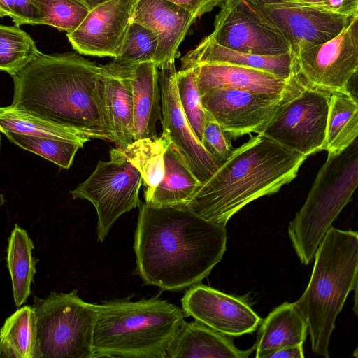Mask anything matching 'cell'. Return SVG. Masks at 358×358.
Returning a JSON list of instances; mask_svg holds the SVG:
<instances>
[{"label":"cell","instance_id":"obj_15","mask_svg":"<svg viewBox=\"0 0 358 358\" xmlns=\"http://www.w3.org/2000/svg\"><path fill=\"white\" fill-rule=\"evenodd\" d=\"M139 0H111L90 10L81 24L66 34L80 55L115 58L133 21Z\"/></svg>","mask_w":358,"mask_h":358},{"label":"cell","instance_id":"obj_9","mask_svg":"<svg viewBox=\"0 0 358 358\" xmlns=\"http://www.w3.org/2000/svg\"><path fill=\"white\" fill-rule=\"evenodd\" d=\"M331 93L304 79L302 88L280 107L262 134L306 157L325 150Z\"/></svg>","mask_w":358,"mask_h":358},{"label":"cell","instance_id":"obj_2","mask_svg":"<svg viewBox=\"0 0 358 358\" xmlns=\"http://www.w3.org/2000/svg\"><path fill=\"white\" fill-rule=\"evenodd\" d=\"M12 78L11 106L114 143L102 65L77 52L42 53Z\"/></svg>","mask_w":358,"mask_h":358},{"label":"cell","instance_id":"obj_3","mask_svg":"<svg viewBox=\"0 0 358 358\" xmlns=\"http://www.w3.org/2000/svg\"><path fill=\"white\" fill-rule=\"evenodd\" d=\"M307 157L259 134L234 149L185 207L226 225L250 202L278 192L297 176Z\"/></svg>","mask_w":358,"mask_h":358},{"label":"cell","instance_id":"obj_41","mask_svg":"<svg viewBox=\"0 0 358 358\" xmlns=\"http://www.w3.org/2000/svg\"><path fill=\"white\" fill-rule=\"evenodd\" d=\"M348 27L358 51V14L351 17Z\"/></svg>","mask_w":358,"mask_h":358},{"label":"cell","instance_id":"obj_34","mask_svg":"<svg viewBox=\"0 0 358 358\" xmlns=\"http://www.w3.org/2000/svg\"><path fill=\"white\" fill-rule=\"evenodd\" d=\"M44 24L66 34L74 31L90 12L83 0H38Z\"/></svg>","mask_w":358,"mask_h":358},{"label":"cell","instance_id":"obj_40","mask_svg":"<svg viewBox=\"0 0 358 358\" xmlns=\"http://www.w3.org/2000/svg\"><path fill=\"white\" fill-rule=\"evenodd\" d=\"M343 91L358 105V69L349 78Z\"/></svg>","mask_w":358,"mask_h":358},{"label":"cell","instance_id":"obj_39","mask_svg":"<svg viewBox=\"0 0 358 358\" xmlns=\"http://www.w3.org/2000/svg\"><path fill=\"white\" fill-rule=\"evenodd\" d=\"M303 345H296L280 348L271 353L268 358H303Z\"/></svg>","mask_w":358,"mask_h":358},{"label":"cell","instance_id":"obj_1","mask_svg":"<svg viewBox=\"0 0 358 358\" xmlns=\"http://www.w3.org/2000/svg\"><path fill=\"white\" fill-rule=\"evenodd\" d=\"M134 236L136 273L145 285L178 291L201 282L227 248L226 225L185 208L141 203Z\"/></svg>","mask_w":358,"mask_h":358},{"label":"cell","instance_id":"obj_16","mask_svg":"<svg viewBox=\"0 0 358 358\" xmlns=\"http://www.w3.org/2000/svg\"><path fill=\"white\" fill-rule=\"evenodd\" d=\"M181 303L186 315L231 337L252 333L262 322L243 298L201 283L190 287Z\"/></svg>","mask_w":358,"mask_h":358},{"label":"cell","instance_id":"obj_5","mask_svg":"<svg viewBox=\"0 0 358 358\" xmlns=\"http://www.w3.org/2000/svg\"><path fill=\"white\" fill-rule=\"evenodd\" d=\"M314 257L307 287L294 303L307 322L312 351L329 358L336 318L358 277V231L331 226Z\"/></svg>","mask_w":358,"mask_h":358},{"label":"cell","instance_id":"obj_33","mask_svg":"<svg viewBox=\"0 0 358 358\" xmlns=\"http://www.w3.org/2000/svg\"><path fill=\"white\" fill-rule=\"evenodd\" d=\"M176 85L180 105L194 132L202 143L208 112L203 107L193 68L176 71Z\"/></svg>","mask_w":358,"mask_h":358},{"label":"cell","instance_id":"obj_12","mask_svg":"<svg viewBox=\"0 0 358 358\" xmlns=\"http://www.w3.org/2000/svg\"><path fill=\"white\" fill-rule=\"evenodd\" d=\"M303 85L301 78L299 87L285 95L213 89L203 93L201 99L206 110L229 137L236 139L252 133L262 134L280 107Z\"/></svg>","mask_w":358,"mask_h":358},{"label":"cell","instance_id":"obj_24","mask_svg":"<svg viewBox=\"0 0 358 358\" xmlns=\"http://www.w3.org/2000/svg\"><path fill=\"white\" fill-rule=\"evenodd\" d=\"M190 169L169 144L164 155V175L145 202L155 207L185 208L202 185Z\"/></svg>","mask_w":358,"mask_h":358},{"label":"cell","instance_id":"obj_37","mask_svg":"<svg viewBox=\"0 0 358 358\" xmlns=\"http://www.w3.org/2000/svg\"><path fill=\"white\" fill-rule=\"evenodd\" d=\"M187 10L196 17L222 6L226 0H167Z\"/></svg>","mask_w":358,"mask_h":358},{"label":"cell","instance_id":"obj_42","mask_svg":"<svg viewBox=\"0 0 358 358\" xmlns=\"http://www.w3.org/2000/svg\"><path fill=\"white\" fill-rule=\"evenodd\" d=\"M84 2L87 4V6L90 8V10H92L93 8L103 4L108 1H110L111 0H83Z\"/></svg>","mask_w":358,"mask_h":358},{"label":"cell","instance_id":"obj_35","mask_svg":"<svg viewBox=\"0 0 358 358\" xmlns=\"http://www.w3.org/2000/svg\"><path fill=\"white\" fill-rule=\"evenodd\" d=\"M0 16L10 17L18 26L44 24L38 0H0Z\"/></svg>","mask_w":358,"mask_h":358},{"label":"cell","instance_id":"obj_4","mask_svg":"<svg viewBox=\"0 0 358 358\" xmlns=\"http://www.w3.org/2000/svg\"><path fill=\"white\" fill-rule=\"evenodd\" d=\"M185 313L158 297L116 299L98 304L95 357L166 358L185 322Z\"/></svg>","mask_w":358,"mask_h":358},{"label":"cell","instance_id":"obj_18","mask_svg":"<svg viewBox=\"0 0 358 358\" xmlns=\"http://www.w3.org/2000/svg\"><path fill=\"white\" fill-rule=\"evenodd\" d=\"M192 68L201 95L213 89L285 95L296 90L301 82L297 72L285 79L263 71L227 64H208Z\"/></svg>","mask_w":358,"mask_h":358},{"label":"cell","instance_id":"obj_44","mask_svg":"<svg viewBox=\"0 0 358 358\" xmlns=\"http://www.w3.org/2000/svg\"><path fill=\"white\" fill-rule=\"evenodd\" d=\"M298 1H301L306 3H310V4H315V5H320L321 6L322 2L323 0H295Z\"/></svg>","mask_w":358,"mask_h":358},{"label":"cell","instance_id":"obj_7","mask_svg":"<svg viewBox=\"0 0 358 358\" xmlns=\"http://www.w3.org/2000/svg\"><path fill=\"white\" fill-rule=\"evenodd\" d=\"M38 358H96L94 333L98 304L84 301L76 290L34 298Z\"/></svg>","mask_w":358,"mask_h":358},{"label":"cell","instance_id":"obj_14","mask_svg":"<svg viewBox=\"0 0 358 358\" xmlns=\"http://www.w3.org/2000/svg\"><path fill=\"white\" fill-rule=\"evenodd\" d=\"M296 70L310 85L343 91L358 69V51L348 26L333 39L301 48L293 55Z\"/></svg>","mask_w":358,"mask_h":358},{"label":"cell","instance_id":"obj_27","mask_svg":"<svg viewBox=\"0 0 358 358\" xmlns=\"http://www.w3.org/2000/svg\"><path fill=\"white\" fill-rule=\"evenodd\" d=\"M1 358H38L36 317L32 306L17 309L0 333Z\"/></svg>","mask_w":358,"mask_h":358},{"label":"cell","instance_id":"obj_6","mask_svg":"<svg viewBox=\"0 0 358 358\" xmlns=\"http://www.w3.org/2000/svg\"><path fill=\"white\" fill-rule=\"evenodd\" d=\"M358 187V137L341 151L328 154L304 204L288 226V236L301 263L308 265Z\"/></svg>","mask_w":358,"mask_h":358},{"label":"cell","instance_id":"obj_21","mask_svg":"<svg viewBox=\"0 0 358 358\" xmlns=\"http://www.w3.org/2000/svg\"><path fill=\"white\" fill-rule=\"evenodd\" d=\"M255 349V344L240 350L231 336L195 320L184 322L167 350V357L247 358Z\"/></svg>","mask_w":358,"mask_h":358},{"label":"cell","instance_id":"obj_23","mask_svg":"<svg viewBox=\"0 0 358 358\" xmlns=\"http://www.w3.org/2000/svg\"><path fill=\"white\" fill-rule=\"evenodd\" d=\"M308 327L294 302H285L262 320L256 345L257 358H268L273 352L288 346L303 345Z\"/></svg>","mask_w":358,"mask_h":358},{"label":"cell","instance_id":"obj_25","mask_svg":"<svg viewBox=\"0 0 358 358\" xmlns=\"http://www.w3.org/2000/svg\"><path fill=\"white\" fill-rule=\"evenodd\" d=\"M0 130L71 141L83 148L90 141L86 133L62 125L11 105L0 108Z\"/></svg>","mask_w":358,"mask_h":358},{"label":"cell","instance_id":"obj_38","mask_svg":"<svg viewBox=\"0 0 358 358\" xmlns=\"http://www.w3.org/2000/svg\"><path fill=\"white\" fill-rule=\"evenodd\" d=\"M321 6L332 13L348 17L358 14V0H323Z\"/></svg>","mask_w":358,"mask_h":358},{"label":"cell","instance_id":"obj_31","mask_svg":"<svg viewBox=\"0 0 358 358\" xmlns=\"http://www.w3.org/2000/svg\"><path fill=\"white\" fill-rule=\"evenodd\" d=\"M3 134L11 143L66 169L71 166L76 153L82 148L76 143L64 140L11 131H3Z\"/></svg>","mask_w":358,"mask_h":358},{"label":"cell","instance_id":"obj_36","mask_svg":"<svg viewBox=\"0 0 358 358\" xmlns=\"http://www.w3.org/2000/svg\"><path fill=\"white\" fill-rule=\"evenodd\" d=\"M202 144L208 152L222 162L229 157L234 150L229 135L208 113L204 125Z\"/></svg>","mask_w":358,"mask_h":358},{"label":"cell","instance_id":"obj_19","mask_svg":"<svg viewBox=\"0 0 358 358\" xmlns=\"http://www.w3.org/2000/svg\"><path fill=\"white\" fill-rule=\"evenodd\" d=\"M208 64L251 68L285 79L292 78L296 70L292 52L273 56L244 53L223 47L211 40L208 36L181 59L180 69Z\"/></svg>","mask_w":358,"mask_h":358},{"label":"cell","instance_id":"obj_13","mask_svg":"<svg viewBox=\"0 0 358 358\" xmlns=\"http://www.w3.org/2000/svg\"><path fill=\"white\" fill-rule=\"evenodd\" d=\"M174 63L159 69L162 134L196 177L205 182L223 163L206 150L180 105Z\"/></svg>","mask_w":358,"mask_h":358},{"label":"cell","instance_id":"obj_26","mask_svg":"<svg viewBox=\"0 0 358 358\" xmlns=\"http://www.w3.org/2000/svg\"><path fill=\"white\" fill-rule=\"evenodd\" d=\"M34 248L27 231L15 224L8 240L6 262L17 307L24 304L31 294V284L36 273Z\"/></svg>","mask_w":358,"mask_h":358},{"label":"cell","instance_id":"obj_43","mask_svg":"<svg viewBox=\"0 0 358 358\" xmlns=\"http://www.w3.org/2000/svg\"><path fill=\"white\" fill-rule=\"evenodd\" d=\"M353 290L355 292L353 310L358 317V277Z\"/></svg>","mask_w":358,"mask_h":358},{"label":"cell","instance_id":"obj_28","mask_svg":"<svg viewBox=\"0 0 358 358\" xmlns=\"http://www.w3.org/2000/svg\"><path fill=\"white\" fill-rule=\"evenodd\" d=\"M358 137V105L343 91L331 94L325 150L336 153Z\"/></svg>","mask_w":358,"mask_h":358},{"label":"cell","instance_id":"obj_11","mask_svg":"<svg viewBox=\"0 0 358 358\" xmlns=\"http://www.w3.org/2000/svg\"><path fill=\"white\" fill-rule=\"evenodd\" d=\"M289 42L292 55L301 48L327 42L341 34L351 17L322 6L295 0H250Z\"/></svg>","mask_w":358,"mask_h":358},{"label":"cell","instance_id":"obj_22","mask_svg":"<svg viewBox=\"0 0 358 358\" xmlns=\"http://www.w3.org/2000/svg\"><path fill=\"white\" fill-rule=\"evenodd\" d=\"M105 96L117 148L124 150L134 140L133 99L126 66L114 62L102 65Z\"/></svg>","mask_w":358,"mask_h":358},{"label":"cell","instance_id":"obj_8","mask_svg":"<svg viewBox=\"0 0 358 358\" xmlns=\"http://www.w3.org/2000/svg\"><path fill=\"white\" fill-rule=\"evenodd\" d=\"M139 171L123 151L113 148L108 162L99 161L94 172L70 193L92 203L97 214V239L102 242L117 220L140 206L143 182Z\"/></svg>","mask_w":358,"mask_h":358},{"label":"cell","instance_id":"obj_20","mask_svg":"<svg viewBox=\"0 0 358 358\" xmlns=\"http://www.w3.org/2000/svg\"><path fill=\"white\" fill-rule=\"evenodd\" d=\"M126 67L132 91L134 140L155 138L162 120L159 69L155 62Z\"/></svg>","mask_w":358,"mask_h":358},{"label":"cell","instance_id":"obj_17","mask_svg":"<svg viewBox=\"0 0 358 358\" xmlns=\"http://www.w3.org/2000/svg\"><path fill=\"white\" fill-rule=\"evenodd\" d=\"M197 17L167 0H139L133 21L152 31L157 37L155 64L158 69L173 64L178 47Z\"/></svg>","mask_w":358,"mask_h":358},{"label":"cell","instance_id":"obj_32","mask_svg":"<svg viewBox=\"0 0 358 358\" xmlns=\"http://www.w3.org/2000/svg\"><path fill=\"white\" fill-rule=\"evenodd\" d=\"M158 46L156 35L143 25L132 21L114 62L124 66L155 62Z\"/></svg>","mask_w":358,"mask_h":358},{"label":"cell","instance_id":"obj_45","mask_svg":"<svg viewBox=\"0 0 358 358\" xmlns=\"http://www.w3.org/2000/svg\"><path fill=\"white\" fill-rule=\"evenodd\" d=\"M353 357L358 358V346L353 351Z\"/></svg>","mask_w":358,"mask_h":358},{"label":"cell","instance_id":"obj_30","mask_svg":"<svg viewBox=\"0 0 358 358\" xmlns=\"http://www.w3.org/2000/svg\"><path fill=\"white\" fill-rule=\"evenodd\" d=\"M35 41L20 26H0V69L15 75L41 55Z\"/></svg>","mask_w":358,"mask_h":358},{"label":"cell","instance_id":"obj_29","mask_svg":"<svg viewBox=\"0 0 358 358\" xmlns=\"http://www.w3.org/2000/svg\"><path fill=\"white\" fill-rule=\"evenodd\" d=\"M169 145L161 136L134 140L123 150L128 161L139 171L146 186L144 196L150 194L164 175V155Z\"/></svg>","mask_w":358,"mask_h":358},{"label":"cell","instance_id":"obj_10","mask_svg":"<svg viewBox=\"0 0 358 358\" xmlns=\"http://www.w3.org/2000/svg\"><path fill=\"white\" fill-rule=\"evenodd\" d=\"M208 37L223 47L248 54L273 56L292 52L287 40L250 0H226Z\"/></svg>","mask_w":358,"mask_h":358}]
</instances>
